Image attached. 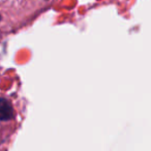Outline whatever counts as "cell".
Here are the masks:
<instances>
[{
	"mask_svg": "<svg viewBox=\"0 0 151 151\" xmlns=\"http://www.w3.org/2000/svg\"><path fill=\"white\" fill-rule=\"evenodd\" d=\"M0 20H1V15H0Z\"/></svg>",
	"mask_w": 151,
	"mask_h": 151,
	"instance_id": "7a4b0ae2",
	"label": "cell"
},
{
	"mask_svg": "<svg viewBox=\"0 0 151 151\" xmlns=\"http://www.w3.org/2000/svg\"><path fill=\"white\" fill-rule=\"evenodd\" d=\"M15 117L12 104L4 97L0 96V121H9Z\"/></svg>",
	"mask_w": 151,
	"mask_h": 151,
	"instance_id": "6da1fadb",
	"label": "cell"
}]
</instances>
